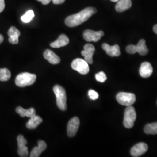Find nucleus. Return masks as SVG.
<instances>
[{"mask_svg":"<svg viewBox=\"0 0 157 157\" xmlns=\"http://www.w3.org/2000/svg\"><path fill=\"white\" fill-rule=\"evenodd\" d=\"M97 12V10L93 7H87L76 14L70 15L65 19L66 25L73 28L78 26L87 21L90 17Z\"/></svg>","mask_w":157,"mask_h":157,"instance_id":"1","label":"nucleus"},{"mask_svg":"<svg viewBox=\"0 0 157 157\" xmlns=\"http://www.w3.org/2000/svg\"><path fill=\"white\" fill-rule=\"evenodd\" d=\"M53 91L56 96L57 106L61 110L65 111L67 109V97L65 89L59 85H56Z\"/></svg>","mask_w":157,"mask_h":157,"instance_id":"2","label":"nucleus"},{"mask_svg":"<svg viewBox=\"0 0 157 157\" xmlns=\"http://www.w3.org/2000/svg\"><path fill=\"white\" fill-rule=\"evenodd\" d=\"M36 80V75L32 73L23 72L19 74L15 79V84L20 87H24L33 84Z\"/></svg>","mask_w":157,"mask_h":157,"instance_id":"3","label":"nucleus"},{"mask_svg":"<svg viewBox=\"0 0 157 157\" xmlns=\"http://www.w3.org/2000/svg\"><path fill=\"white\" fill-rule=\"evenodd\" d=\"M136 119V112L135 108L128 106L126 108L124 113V125L127 129L132 128L135 124Z\"/></svg>","mask_w":157,"mask_h":157,"instance_id":"4","label":"nucleus"},{"mask_svg":"<svg viewBox=\"0 0 157 157\" xmlns=\"http://www.w3.org/2000/svg\"><path fill=\"white\" fill-rule=\"evenodd\" d=\"M117 100L119 104L124 106H131L136 101V96L133 93L120 92L117 95Z\"/></svg>","mask_w":157,"mask_h":157,"instance_id":"5","label":"nucleus"},{"mask_svg":"<svg viewBox=\"0 0 157 157\" xmlns=\"http://www.w3.org/2000/svg\"><path fill=\"white\" fill-rule=\"evenodd\" d=\"M72 68L82 75H86L89 72V63L82 58H76L71 64Z\"/></svg>","mask_w":157,"mask_h":157,"instance_id":"6","label":"nucleus"},{"mask_svg":"<svg viewBox=\"0 0 157 157\" xmlns=\"http://www.w3.org/2000/svg\"><path fill=\"white\" fill-rule=\"evenodd\" d=\"M104 35V33L102 31L95 32L91 30H86L83 33V38L88 42L94 41L97 42L101 39V37Z\"/></svg>","mask_w":157,"mask_h":157,"instance_id":"7","label":"nucleus"},{"mask_svg":"<svg viewBox=\"0 0 157 157\" xmlns=\"http://www.w3.org/2000/svg\"><path fill=\"white\" fill-rule=\"evenodd\" d=\"M17 153L21 157H26L28 156V148L26 147L27 140L24 138L22 135H19L17 138Z\"/></svg>","mask_w":157,"mask_h":157,"instance_id":"8","label":"nucleus"},{"mask_svg":"<svg viewBox=\"0 0 157 157\" xmlns=\"http://www.w3.org/2000/svg\"><path fill=\"white\" fill-rule=\"evenodd\" d=\"M79 125L80 120L76 117H73L69 121L67 126V133L70 137H73L77 133Z\"/></svg>","mask_w":157,"mask_h":157,"instance_id":"9","label":"nucleus"},{"mask_svg":"<svg viewBox=\"0 0 157 157\" xmlns=\"http://www.w3.org/2000/svg\"><path fill=\"white\" fill-rule=\"evenodd\" d=\"M95 52V47L91 44H87L84 46V50L81 54L84 57V60L89 64H92L93 62V56Z\"/></svg>","mask_w":157,"mask_h":157,"instance_id":"10","label":"nucleus"},{"mask_svg":"<svg viewBox=\"0 0 157 157\" xmlns=\"http://www.w3.org/2000/svg\"><path fill=\"white\" fill-rule=\"evenodd\" d=\"M148 147L144 143H139L133 146L130 150V154L132 157H140L147 151Z\"/></svg>","mask_w":157,"mask_h":157,"instance_id":"11","label":"nucleus"},{"mask_svg":"<svg viewBox=\"0 0 157 157\" xmlns=\"http://www.w3.org/2000/svg\"><path fill=\"white\" fill-rule=\"evenodd\" d=\"M102 48L106 51L107 54L111 56H119L121 55L120 47L118 44L109 45L107 43H104L102 45Z\"/></svg>","mask_w":157,"mask_h":157,"instance_id":"12","label":"nucleus"},{"mask_svg":"<svg viewBox=\"0 0 157 157\" xmlns=\"http://www.w3.org/2000/svg\"><path fill=\"white\" fill-rule=\"evenodd\" d=\"M152 72L153 68L150 62H144L141 63L139 69V73L142 78H149L151 75Z\"/></svg>","mask_w":157,"mask_h":157,"instance_id":"13","label":"nucleus"},{"mask_svg":"<svg viewBox=\"0 0 157 157\" xmlns=\"http://www.w3.org/2000/svg\"><path fill=\"white\" fill-rule=\"evenodd\" d=\"M8 34L9 36L8 41L12 44H17L19 42V37L21 35L20 31L15 27L12 26L8 30Z\"/></svg>","mask_w":157,"mask_h":157,"instance_id":"14","label":"nucleus"},{"mask_svg":"<svg viewBox=\"0 0 157 157\" xmlns=\"http://www.w3.org/2000/svg\"><path fill=\"white\" fill-rule=\"evenodd\" d=\"M43 56L45 59L47 60L51 64H58L61 61L60 58L50 50H46L44 52Z\"/></svg>","mask_w":157,"mask_h":157,"instance_id":"15","label":"nucleus"},{"mask_svg":"<svg viewBox=\"0 0 157 157\" xmlns=\"http://www.w3.org/2000/svg\"><path fill=\"white\" fill-rule=\"evenodd\" d=\"M69 43V38L65 34H62L59 36L58 39L51 43L50 46L52 48H60L67 45Z\"/></svg>","mask_w":157,"mask_h":157,"instance_id":"16","label":"nucleus"},{"mask_svg":"<svg viewBox=\"0 0 157 157\" xmlns=\"http://www.w3.org/2000/svg\"><path fill=\"white\" fill-rule=\"evenodd\" d=\"M47 148V144L43 140H39L38 141V146L35 147L32 150L30 156V157H38Z\"/></svg>","mask_w":157,"mask_h":157,"instance_id":"17","label":"nucleus"},{"mask_svg":"<svg viewBox=\"0 0 157 157\" xmlns=\"http://www.w3.org/2000/svg\"><path fill=\"white\" fill-rule=\"evenodd\" d=\"M132 6L131 0H119L115 6V10L118 12H122L131 8Z\"/></svg>","mask_w":157,"mask_h":157,"instance_id":"18","label":"nucleus"},{"mask_svg":"<svg viewBox=\"0 0 157 157\" xmlns=\"http://www.w3.org/2000/svg\"><path fill=\"white\" fill-rule=\"evenodd\" d=\"M135 53L138 52L140 56H146L148 52V49L146 44L145 40L141 39L137 45H134Z\"/></svg>","mask_w":157,"mask_h":157,"instance_id":"19","label":"nucleus"},{"mask_svg":"<svg viewBox=\"0 0 157 157\" xmlns=\"http://www.w3.org/2000/svg\"><path fill=\"white\" fill-rule=\"evenodd\" d=\"M43 119L39 116L34 115L33 117H31L29 120L28 123L26 124V128L32 130V129H36L37 126L42 123Z\"/></svg>","mask_w":157,"mask_h":157,"instance_id":"20","label":"nucleus"},{"mask_svg":"<svg viewBox=\"0 0 157 157\" xmlns=\"http://www.w3.org/2000/svg\"><path fill=\"white\" fill-rule=\"evenodd\" d=\"M16 112L22 117H27L29 118H31L36 115V110L33 108H30L28 109H25L22 107H17L16 108Z\"/></svg>","mask_w":157,"mask_h":157,"instance_id":"21","label":"nucleus"},{"mask_svg":"<svg viewBox=\"0 0 157 157\" xmlns=\"http://www.w3.org/2000/svg\"><path fill=\"white\" fill-rule=\"evenodd\" d=\"M144 130L147 135H157V122L147 124L144 127Z\"/></svg>","mask_w":157,"mask_h":157,"instance_id":"22","label":"nucleus"},{"mask_svg":"<svg viewBox=\"0 0 157 157\" xmlns=\"http://www.w3.org/2000/svg\"><path fill=\"white\" fill-rule=\"evenodd\" d=\"M11 76V74L10 70L6 68L0 69V81H7L10 78Z\"/></svg>","mask_w":157,"mask_h":157,"instance_id":"23","label":"nucleus"},{"mask_svg":"<svg viewBox=\"0 0 157 157\" xmlns=\"http://www.w3.org/2000/svg\"><path fill=\"white\" fill-rule=\"evenodd\" d=\"M34 13L33 10H29L21 17V20L23 22L29 23L33 19Z\"/></svg>","mask_w":157,"mask_h":157,"instance_id":"24","label":"nucleus"},{"mask_svg":"<svg viewBox=\"0 0 157 157\" xmlns=\"http://www.w3.org/2000/svg\"><path fill=\"white\" fill-rule=\"evenodd\" d=\"M95 77L97 81L101 83H104V82H105L107 78V76L104 72H100L99 73H97L95 75Z\"/></svg>","mask_w":157,"mask_h":157,"instance_id":"25","label":"nucleus"},{"mask_svg":"<svg viewBox=\"0 0 157 157\" xmlns=\"http://www.w3.org/2000/svg\"><path fill=\"white\" fill-rule=\"evenodd\" d=\"M88 95L91 100H95L97 99L98 98L99 95L98 94V93H97L95 91L93 90H89L88 92Z\"/></svg>","mask_w":157,"mask_h":157,"instance_id":"26","label":"nucleus"},{"mask_svg":"<svg viewBox=\"0 0 157 157\" xmlns=\"http://www.w3.org/2000/svg\"><path fill=\"white\" fill-rule=\"evenodd\" d=\"M5 1L0 0V13L4 11L5 8Z\"/></svg>","mask_w":157,"mask_h":157,"instance_id":"27","label":"nucleus"},{"mask_svg":"<svg viewBox=\"0 0 157 157\" xmlns=\"http://www.w3.org/2000/svg\"><path fill=\"white\" fill-rule=\"evenodd\" d=\"M52 1L54 4L58 5V4H63L65 1V0H52Z\"/></svg>","mask_w":157,"mask_h":157,"instance_id":"28","label":"nucleus"},{"mask_svg":"<svg viewBox=\"0 0 157 157\" xmlns=\"http://www.w3.org/2000/svg\"><path fill=\"white\" fill-rule=\"evenodd\" d=\"M39 2H41L43 5H47L50 2L51 0H37Z\"/></svg>","mask_w":157,"mask_h":157,"instance_id":"29","label":"nucleus"},{"mask_svg":"<svg viewBox=\"0 0 157 157\" xmlns=\"http://www.w3.org/2000/svg\"><path fill=\"white\" fill-rule=\"evenodd\" d=\"M153 31L155 33H156L157 34V24L154 25V26L153 27Z\"/></svg>","mask_w":157,"mask_h":157,"instance_id":"30","label":"nucleus"},{"mask_svg":"<svg viewBox=\"0 0 157 157\" xmlns=\"http://www.w3.org/2000/svg\"><path fill=\"white\" fill-rule=\"evenodd\" d=\"M3 41H4V37L2 36V35H1L0 34V44L2 43L3 42Z\"/></svg>","mask_w":157,"mask_h":157,"instance_id":"31","label":"nucleus"},{"mask_svg":"<svg viewBox=\"0 0 157 157\" xmlns=\"http://www.w3.org/2000/svg\"><path fill=\"white\" fill-rule=\"evenodd\" d=\"M112 2H117L119 0H111Z\"/></svg>","mask_w":157,"mask_h":157,"instance_id":"32","label":"nucleus"}]
</instances>
